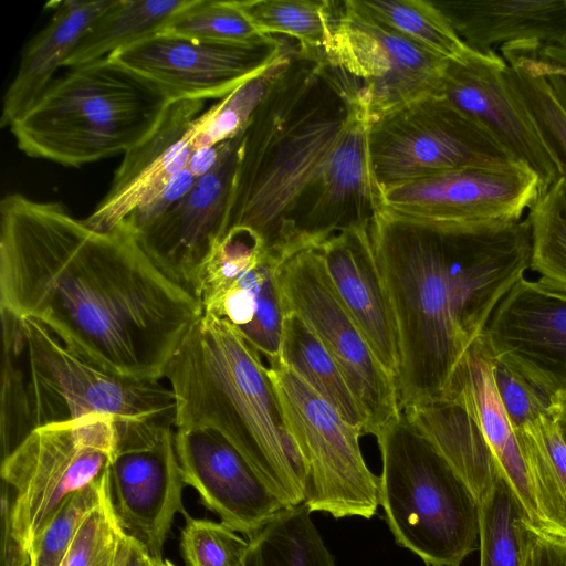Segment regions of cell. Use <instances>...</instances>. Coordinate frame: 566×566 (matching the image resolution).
<instances>
[{
  "instance_id": "cell-9",
  "label": "cell",
  "mask_w": 566,
  "mask_h": 566,
  "mask_svg": "<svg viewBox=\"0 0 566 566\" xmlns=\"http://www.w3.org/2000/svg\"><path fill=\"white\" fill-rule=\"evenodd\" d=\"M286 431L304 468V503L335 518H370L379 502V476L367 467L363 432L343 417L297 373L280 363L269 367Z\"/></svg>"
},
{
  "instance_id": "cell-23",
  "label": "cell",
  "mask_w": 566,
  "mask_h": 566,
  "mask_svg": "<svg viewBox=\"0 0 566 566\" xmlns=\"http://www.w3.org/2000/svg\"><path fill=\"white\" fill-rule=\"evenodd\" d=\"M494 363L484 331L457 364L439 400L458 405L472 418L524 515L544 527L520 442L495 387Z\"/></svg>"
},
{
  "instance_id": "cell-37",
  "label": "cell",
  "mask_w": 566,
  "mask_h": 566,
  "mask_svg": "<svg viewBox=\"0 0 566 566\" xmlns=\"http://www.w3.org/2000/svg\"><path fill=\"white\" fill-rule=\"evenodd\" d=\"M160 33L212 44H250L272 36L261 33L234 0H195Z\"/></svg>"
},
{
  "instance_id": "cell-14",
  "label": "cell",
  "mask_w": 566,
  "mask_h": 566,
  "mask_svg": "<svg viewBox=\"0 0 566 566\" xmlns=\"http://www.w3.org/2000/svg\"><path fill=\"white\" fill-rule=\"evenodd\" d=\"M370 122L361 96L334 150L287 218L284 235L287 258L316 248L349 228L369 226L381 209V192L369 166Z\"/></svg>"
},
{
  "instance_id": "cell-36",
  "label": "cell",
  "mask_w": 566,
  "mask_h": 566,
  "mask_svg": "<svg viewBox=\"0 0 566 566\" xmlns=\"http://www.w3.org/2000/svg\"><path fill=\"white\" fill-rule=\"evenodd\" d=\"M295 45L292 42L266 70L242 83L201 113L190 127L191 148L214 146L241 135L274 80L287 63Z\"/></svg>"
},
{
  "instance_id": "cell-5",
  "label": "cell",
  "mask_w": 566,
  "mask_h": 566,
  "mask_svg": "<svg viewBox=\"0 0 566 566\" xmlns=\"http://www.w3.org/2000/svg\"><path fill=\"white\" fill-rule=\"evenodd\" d=\"M0 318L1 459L39 428L93 413L114 418L118 437L175 427L174 394L161 380L112 373L34 318L6 310Z\"/></svg>"
},
{
  "instance_id": "cell-24",
  "label": "cell",
  "mask_w": 566,
  "mask_h": 566,
  "mask_svg": "<svg viewBox=\"0 0 566 566\" xmlns=\"http://www.w3.org/2000/svg\"><path fill=\"white\" fill-rule=\"evenodd\" d=\"M316 248L340 301L379 363L397 382L400 365L397 329L369 226L344 230Z\"/></svg>"
},
{
  "instance_id": "cell-16",
  "label": "cell",
  "mask_w": 566,
  "mask_h": 566,
  "mask_svg": "<svg viewBox=\"0 0 566 566\" xmlns=\"http://www.w3.org/2000/svg\"><path fill=\"white\" fill-rule=\"evenodd\" d=\"M539 193L537 175L513 163L452 170L389 188L381 192V208L442 222L510 223L521 221Z\"/></svg>"
},
{
  "instance_id": "cell-15",
  "label": "cell",
  "mask_w": 566,
  "mask_h": 566,
  "mask_svg": "<svg viewBox=\"0 0 566 566\" xmlns=\"http://www.w3.org/2000/svg\"><path fill=\"white\" fill-rule=\"evenodd\" d=\"M274 35L250 44L201 43L157 33L108 56L156 84L170 102L222 98L291 45Z\"/></svg>"
},
{
  "instance_id": "cell-34",
  "label": "cell",
  "mask_w": 566,
  "mask_h": 566,
  "mask_svg": "<svg viewBox=\"0 0 566 566\" xmlns=\"http://www.w3.org/2000/svg\"><path fill=\"white\" fill-rule=\"evenodd\" d=\"M530 269L542 286L566 297V180L542 191L528 210Z\"/></svg>"
},
{
  "instance_id": "cell-7",
  "label": "cell",
  "mask_w": 566,
  "mask_h": 566,
  "mask_svg": "<svg viewBox=\"0 0 566 566\" xmlns=\"http://www.w3.org/2000/svg\"><path fill=\"white\" fill-rule=\"evenodd\" d=\"M379 502L398 545L428 566H460L479 549V503L403 413L376 438Z\"/></svg>"
},
{
  "instance_id": "cell-50",
  "label": "cell",
  "mask_w": 566,
  "mask_h": 566,
  "mask_svg": "<svg viewBox=\"0 0 566 566\" xmlns=\"http://www.w3.org/2000/svg\"><path fill=\"white\" fill-rule=\"evenodd\" d=\"M150 566H175V565L168 559L151 558Z\"/></svg>"
},
{
  "instance_id": "cell-47",
  "label": "cell",
  "mask_w": 566,
  "mask_h": 566,
  "mask_svg": "<svg viewBox=\"0 0 566 566\" xmlns=\"http://www.w3.org/2000/svg\"><path fill=\"white\" fill-rule=\"evenodd\" d=\"M151 558L143 544L123 531L118 541L114 566H150Z\"/></svg>"
},
{
  "instance_id": "cell-44",
  "label": "cell",
  "mask_w": 566,
  "mask_h": 566,
  "mask_svg": "<svg viewBox=\"0 0 566 566\" xmlns=\"http://www.w3.org/2000/svg\"><path fill=\"white\" fill-rule=\"evenodd\" d=\"M197 178L187 166L174 177L156 196L137 207L125 221L134 231L158 218L178 202L195 185Z\"/></svg>"
},
{
  "instance_id": "cell-19",
  "label": "cell",
  "mask_w": 566,
  "mask_h": 566,
  "mask_svg": "<svg viewBox=\"0 0 566 566\" xmlns=\"http://www.w3.org/2000/svg\"><path fill=\"white\" fill-rule=\"evenodd\" d=\"M175 447L185 484L221 522L248 538L290 507L218 431L175 429Z\"/></svg>"
},
{
  "instance_id": "cell-8",
  "label": "cell",
  "mask_w": 566,
  "mask_h": 566,
  "mask_svg": "<svg viewBox=\"0 0 566 566\" xmlns=\"http://www.w3.org/2000/svg\"><path fill=\"white\" fill-rule=\"evenodd\" d=\"M117 439L114 418L93 413L39 428L1 459V495L25 549L69 497L108 474Z\"/></svg>"
},
{
  "instance_id": "cell-27",
  "label": "cell",
  "mask_w": 566,
  "mask_h": 566,
  "mask_svg": "<svg viewBox=\"0 0 566 566\" xmlns=\"http://www.w3.org/2000/svg\"><path fill=\"white\" fill-rule=\"evenodd\" d=\"M402 413L448 461L480 503L500 475L472 418L446 400L412 405L403 408Z\"/></svg>"
},
{
  "instance_id": "cell-21",
  "label": "cell",
  "mask_w": 566,
  "mask_h": 566,
  "mask_svg": "<svg viewBox=\"0 0 566 566\" xmlns=\"http://www.w3.org/2000/svg\"><path fill=\"white\" fill-rule=\"evenodd\" d=\"M184 485L175 428L149 443L116 450L108 474L114 514L122 530L143 544L153 558H163L174 517L184 512Z\"/></svg>"
},
{
  "instance_id": "cell-43",
  "label": "cell",
  "mask_w": 566,
  "mask_h": 566,
  "mask_svg": "<svg viewBox=\"0 0 566 566\" xmlns=\"http://www.w3.org/2000/svg\"><path fill=\"white\" fill-rule=\"evenodd\" d=\"M521 566H566V537L552 533L524 514L516 522Z\"/></svg>"
},
{
  "instance_id": "cell-32",
  "label": "cell",
  "mask_w": 566,
  "mask_h": 566,
  "mask_svg": "<svg viewBox=\"0 0 566 566\" xmlns=\"http://www.w3.org/2000/svg\"><path fill=\"white\" fill-rule=\"evenodd\" d=\"M248 539L243 566H336L305 503L284 509Z\"/></svg>"
},
{
  "instance_id": "cell-38",
  "label": "cell",
  "mask_w": 566,
  "mask_h": 566,
  "mask_svg": "<svg viewBox=\"0 0 566 566\" xmlns=\"http://www.w3.org/2000/svg\"><path fill=\"white\" fill-rule=\"evenodd\" d=\"M479 511L480 566H521L516 522L524 513L501 476L479 503Z\"/></svg>"
},
{
  "instance_id": "cell-39",
  "label": "cell",
  "mask_w": 566,
  "mask_h": 566,
  "mask_svg": "<svg viewBox=\"0 0 566 566\" xmlns=\"http://www.w3.org/2000/svg\"><path fill=\"white\" fill-rule=\"evenodd\" d=\"M108 474L69 497L36 535L29 549L32 566H60L80 526L103 500Z\"/></svg>"
},
{
  "instance_id": "cell-41",
  "label": "cell",
  "mask_w": 566,
  "mask_h": 566,
  "mask_svg": "<svg viewBox=\"0 0 566 566\" xmlns=\"http://www.w3.org/2000/svg\"><path fill=\"white\" fill-rule=\"evenodd\" d=\"M122 533L107 489L80 526L60 566H114Z\"/></svg>"
},
{
  "instance_id": "cell-49",
  "label": "cell",
  "mask_w": 566,
  "mask_h": 566,
  "mask_svg": "<svg viewBox=\"0 0 566 566\" xmlns=\"http://www.w3.org/2000/svg\"><path fill=\"white\" fill-rule=\"evenodd\" d=\"M553 415L566 442V386L555 396Z\"/></svg>"
},
{
  "instance_id": "cell-12",
  "label": "cell",
  "mask_w": 566,
  "mask_h": 566,
  "mask_svg": "<svg viewBox=\"0 0 566 566\" xmlns=\"http://www.w3.org/2000/svg\"><path fill=\"white\" fill-rule=\"evenodd\" d=\"M324 54L361 84L371 122L417 99L440 95L448 63L373 18L355 0L336 1Z\"/></svg>"
},
{
  "instance_id": "cell-26",
  "label": "cell",
  "mask_w": 566,
  "mask_h": 566,
  "mask_svg": "<svg viewBox=\"0 0 566 566\" xmlns=\"http://www.w3.org/2000/svg\"><path fill=\"white\" fill-rule=\"evenodd\" d=\"M109 3L111 0L52 3L54 12L50 21L25 45L18 71L4 94L1 127H10L33 105Z\"/></svg>"
},
{
  "instance_id": "cell-13",
  "label": "cell",
  "mask_w": 566,
  "mask_h": 566,
  "mask_svg": "<svg viewBox=\"0 0 566 566\" xmlns=\"http://www.w3.org/2000/svg\"><path fill=\"white\" fill-rule=\"evenodd\" d=\"M283 261L249 231L231 229L209 256L197 291L201 312L227 321L268 367L281 363Z\"/></svg>"
},
{
  "instance_id": "cell-28",
  "label": "cell",
  "mask_w": 566,
  "mask_h": 566,
  "mask_svg": "<svg viewBox=\"0 0 566 566\" xmlns=\"http://www.w3.org/2000/svg\"><path fill=\"white\" fill-rule=\"evenodd\" d=\"M195 0H111L69 56L63 67L73 69L108 57L160 33Z\"/></svg>"
},
{
  "instance_id": "cell-33",
  "label": "cell",
  "mask_w": 566,
  "mask_h": 566,
  "mask_svg": "<svg viewBox=\"0 0 566 566\" xmlns=\"http://www.w3.org/2000/svg\"><path fill=\"white\" fill-rule=\"evenodd\" d=\"M237 7L263 34H284L303 51H325L335 22L336 1L234 0Z\"/></svg>"
},
{
  "instance_id": "cell-2",
  "label": "cell",
  "mask_w": 566,
  "mask_h": 566,
  "mask_svg": "<svg viewBox=\"0 0 566 566\" xmlns=\"http://www.w3.org/2000/svg\"><path fill=\"white\" fill-rule=\"evenodd\" d=\"M369 235L397 329L401 410L439 400L461 357L530 269V221L454 223L381 208Z\"/></svg>"
},
{
  "instance_id": "cell-18",
  "label": "cell",
  "mask_w": 566,
  "mask_h": 566,
  "mask_svg": "<svg viewBox=\"0 0 566 566\" xmlns=\"http://www.w3.org/2000/svg\"><path fill=\"white\" fill-rule=\"evenodd\" d=\"M506 62L491 51L473 50L448 61L440 95L486 128L541 181V192L560 177L532 116L505 82Z\"/></svg>"
},
{
  "instance_id": "cell-20",
  "label": "cell",
  "mask_w": 566,
  "mask_h": 566,
  "mask_svg": "<svg viewBox=\"0 0 566 566\" xmlns=\"http://www.w3.org/2000/svg\"><path fill=\"white\" fill-rule=\"evenodd\" d=\"M485 334L495 357L555 399L566 386V297L522 277Z\"/></svg>"
},
{
  "instance_id": "cell-35",
  "label": "cell",
  "mask_w": 566,
  "mask_h": 566,
  "mask_svg": "<svg viewBox=\"0 0 566 566\" xmlns=\"http://www.w3.org/2000/svg\"><path fill=\"white\" fill-rule=\"evenodd\" d=\"M355 1L379 22L448 61H460L471 50L431 0Z\"/></svg>"
},
{
  "instance_id": "cell-25",
  "label": "cell",
  "mask_w": 566,
  "mask_h": 566,
  "mask_svg": "<svg viewBox=\"0 0 566 566\" xmlns=\"http://www.w3.org/2000/svg\"><path fill=\"white\" fill-rule=\"evenodd\" d=\"M463 43L489 53L509 43H566V0H431Z\"/></svg>"
},
{
  "instance_id": "cell-11",
  "label": "cell",
  "mask_w": 566,
  "mask_h": 566,
  "mask_svg": "<svg viewBox=\"0 0 566 566\" xmlns=\"http://www.w3.org/2000/svg\"><path fill=\"white\" fill-rule=\"evenodd\" d=\"M277 279L283 313H296L317 335L363 408L368 434L377 438L402 415L397 382L340 301L317 248L284 260Z\"/></svg>"
},
{
  "instance_id": "cell-42",
  "label": "cell",
  "mask_w": 566,
  "mask_h": 566,
  "mask_svg": "<svg viewBox=\"0 0 566 566\" xmlns=\"http://www.w3.org/2000/svg\"><path fill=\"white\" fill-rule=\"evenodd\" d=\"M493 378L501 402L514 430L543 415L553 413L554 398L496 357Z\"/></svg>"
},
{
  "instance_id": "cell-29",
  "label": "cell",
  "mask_w": 566,
  "mask_h": 566,
  "mask_svg": "<svg viewBox=\"0 0 566 566\" xmlns=\"http://www.w3.org/2000/svg\"><path fill=\"white\" fill-rule=\"evenodd\" d=\"M281 363L297 373L347 423L368 434L366 415L339 367L313 329L294 312L283 313Z\"/></svg>"
},
{
  "instance_id": "cell-31",
  "label": "cell",
  "mask_w": 566,
  "mask_h": 566,
  "mask_svg": "<svg viewBox=\"0 0 566 566\" xmlns=\"http://www.w3.org/2000/svg\"><path fill=\"white\" fill-rule=\"evenodd\" d=\"M535 42L500 46L506 62L505 82L521 99L566 180V107L538 70L533 54Z\"/></svg>"
},
{
  "instance_id": "cell-4",
  "label": "cell",
  "mask_w": 566,
  "mask_h": 566,
  "mask_svg": "<svg viewBox=\"0 0 566 566\" xmlns=\"http://www.w3.org/2000/svg\"><path fill=\"white\" fill-rule=\"evenodd\" d=\"M261 357L227 321L201 312L164 374L175 398V429L218 431L295 506L304 503V468Z\"/></svg>"
},
{
  "instance_id": "cell-22",
  "label": "cell",
  "mask_w": 566,
  "mask_h": 566,
  "mask_svg": "<svg viewBox=\"0 0 566 566\" xmlns=\"http://www.w3.org/2000/svg\"><path fill=\"white\" fill-rule=\"evenodd\" d=\"M205 102H171L155 129L124 154L109 189L85 219L91 228L113 229L186 168L192 151L190 127Z\"/></svg>"
},
{
  "instance_id": "cell-6",
  "label": "cell",
  "mask_w": 566,
  "mask_h": 566,
  "mask_svg": "<svg viewBox=\"0 0 566 566\" xmlns=\"http://www.w3.org/2000/svg\"><path fill=\"white\" fill-rule=\"evenodd\" d=\"M170 103L156 84L105 57L54 78L10 130L29 157L80 167L144 140Z\"/></svg>"
},
{
  "instance_id": "cell-3",
  "label": "cell",
  "mask_w": 566,
  "mask_h": 566,
  "mask_svg": "<svg viewBox=\"0 0 566 566\" xmlns=\"http://www.w3.org/2000/svg\"><path fill=\"white\" fill-rule=\"evenodd\" d=\"M360 99L356 78L329 63L323 51L296 44L242 134L226 233L249 231L286 260L287 218Z\"/></svg>"
},
{
  "instance_id": "cell-48",
  "label": "cell",
  "mask_w": 566,
  "mask_h": 566,
  "mask_svg": "<svg viewBox=\"0 0 566 566\" xmlns=\"http://www.w3.org/2000/svg\"><path fill=\"white\" fill-rule=\"evenodd\" d=\"M229 142L230 140L210 147L192 149L187 163L188 170L197 179L211 171L222 157Z\"/></svg>"
},
{
  "instance_id": "cell-46",
  "label": "cell",
  "mask_w": 566,
  "mask_h": 566,
  "mask_svg": "<svg viewBox=\"0 0 566 566\" xmlns=\"http://www.w3.org/2000/svg\"><path fill=\"white\" fill-rule=\"evenodd\" d=\"M1 515V548L0 566H32L31 555L13 536L11 532L8 503L3 495H0Z\"/></svg>"
},
{
  "instance_id": "cell-45",
  "label": "cell",
  "mask_w": 566,
  "mask_h": 566,
  "mask_svg": "<svg viewBox=\"0 0 566 566\" xmlns=\"http://www.w3.org/2000/svg\"><path fill=\"white\" fill-rule=\"evenodd\" d=\"M535 63L566 107V43L555 45L533 44Z\"/></svg>"
},
{
  "instance_id": "cell-10",
  "label": "cell",
  "mask_w": 566,
  "mask_h": 566,
  "mask_svg": "<svg viewBox=\"0 0 566 566\" xmlns=\"http://www.w3.org/2000/svg\"><path fill=\"white\" fill-rule=\"evenodd\" d=\"M368 156L380 192L452 170L518 163L486 128L441 95L370 122Z\"/></svg>"
},
{
  "instance_id": "cell-1",
  "label": "cell",
  "mask_w": 566,
  "mask_h": 566,
  "mask_svg": "<svg viewBox=\"0 0 566 566\" xmlns=\"http://www.w3.org/2000/svg\"><path fill=\"white\" fill-rule=\"evenodd\" d=\"M0 310L41 322L112 373L158 380L201 314L127 221L95 230L22 193L0 202Z\"/></svg>"
},
{
  "instance_id": "cell-40",
  "label": "cell",
  "mask_w": 566,
  "mask_h": 566,
  "mask_svg": "<svg viewBox=\"0 0 566 566\" xmlns=\"http://www.w3.org/2000/svg\"><path fill=\"white\" fill-rule=\"evenodd\" d=\"M249 539L223 522L187 516L180 549L187 566H243Z\"/></svg>"
},
{
  "instance_id": "cell-30",
  "label": "cell",
  "mask_w": 566,
  "mask_h": 566,
  "mask_svg": "<svg viewBox=\"0 0 566 566\" xmlns=\"http://www.w3.org/2000/svg\"><path fill=\"white\" fill-rule=\"evenodd\" d=\"M544 528L566 537V442L553 413L515 430Z\"/></svg>"
},
{
  "instance_id": "cell-17",
  "label": "cell",
  "mask_w": 566,
  "mask_h": 566,
  "mask_svg": "<svg viewBox=\"0 0 566 566\" xmlns=\"http://www.w3.org/2000/svg\"><path fill=\"white\" fill-rule=\"evenodd\" d=\"M243 134V133H242ZM242 134L219 163L169 210L135 231L156 266L197 298L202 270L226 234V218Z\"/></svg>"
}]
</instances>
